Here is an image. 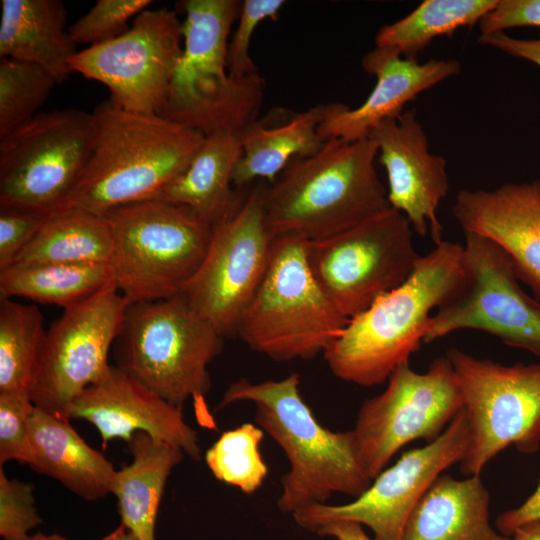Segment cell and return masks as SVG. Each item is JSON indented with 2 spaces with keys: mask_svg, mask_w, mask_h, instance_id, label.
Segmentation results:
<instances>
[{
  "mask_svg": "<svg viewBox=\"0 0 540 540\" xmlns=\"http://www.w3.org/2000/svg\"><path fill=\"white\" fill-rule=\"evenodd\" d=\"M242 156V133L221 130L205 136L186 170L156 198L189 208L215 226L241 203L232 176Z\"/></svg>",
  "mask_w": 540,
  "mask_h": 540,
  "instance_id": "26",
  "label": "cell"
},
{
  "mask_svg": "<svg viewBox=\"0 0 540 540\" xmlns=\"http://www.w3.org/2000/svg\"><path fill=\"white\" fill-rule=\"evenodd\" d=\"M362 67L376 78V84L356 108L333 103L319 127L324 139L356 141L385 119L396 118L404 106L420 93L460 73L456 60L430 59L419 63L392 48L375 47L362 58Z\"/></svg>",
  "mask_w": 540,
  "mask_h": 540,
  "instance_id": "21",
  "label": "cell"
},
{
  "mask_svg": "<svg viewBox=\"0 0 540 540\" xmlns=\"http://www.w3.org/2000/svg\"><path fill=\"white\" fill-rule=\"evenodd\" d=\"M462 279L463 245L436 244L401 286L348 320L323 353L333 375L363 387L386 382L424 343L431 311L453 296Z\"/></svg>",
  "mask_w": 540,
  "mask_h": 540,
  "instance_id": "4",
  "label": "cell"
},
{
  "mask_svg": "<svg viewBox=\"0 0 540 540\" xmlns=\"http://www.w3.org/2000/svg\"><path fill=\"white\" fill-rule=\"evenodd\" d=\"M92 114L91 157L57 212L78 208L103 215L119 206L156 199L186 170L205 138L184 124L129 112L110 100Z\"/></svg>",
  "mask_w": 540,
  "mask_h": 540,
  "instance_id": "2",
  "label": "cell"
},
{
  "mask_svg": "<svg viewBox=\"0 0 540 540\" xmlns=\"http://www.w3.org/2000/svg\"><path fill=\"white\" fill-rule=\"evenodd\" d=\"M451 210L464 232L484 236L507 253L518 280L540 301V181L462 189Z\"/></svg>",
  "mask_w": 540,
  "mask_h": 540,
  "instance_id": "20",
  "label": "cell"
},
{
  "mask_svg": "<svg viewBox=\"0 0 540 540\" xmlns=\"http://www.w3.org/2000/svg\"><path fill=\"white\" fill-rule=\"evenodd\" d=\"M117 532H118V528H116L115 530H113L112 532H110L109 534H107L106 536L98 540H114V538L117 535ZM28 540H67V539L59 534H54V533L45 534L42 532H38L36 534L31 535Z\"/></svg>",
  "mask_w": 540,
  "mask_h": 540,
  "instance_id": "44",
  "label": "cell"
},
{
  "mask_svg": "<svg viewBox=\"0 0 540 540\" xmlns=\"http://www.w3.org/2000/svg\"><path fill=\"white\" fill-rule=\"evenodd\" d=\"M46 334L36 305L0 299V392H29Z\"/></svg>",
  "mask_w": 540,
  "mask_h": 540,
  "instance_id": "31",
  "label": "cell"
},
{
  "mask_svg": "<svg viewBox=\"0 0 540 540\" xmlns=\"http://www.w3.org/2000/svg\"><path fill=\"white\" fill-rule=\"evenodd\" d=\"M265 192L262 184L244 194L238 207L213 227L205 258L181 293L223 338L236 335L268 266L274 239L265 222Z\"/></svg>",
  "mask_w": 540,
  "mask_h": 540,
  "instance_id": "14",
  "label": "cell"
},
{
  "mask_svg": "<svg viewBox=\"0 0 540 540\" xmlns=\"http://www.w3.org/2000/svg\"><path fill=\"white\" fill-rule=\"evenodd\" d=\"M56 80L41 67L0 58V139L13 133L38 113Z\"/></svg>",
  "mask_w": 540,
  "mask_h": 540,
  "instance_id": "33",
  "label": "cell"
},
{
  "mask_svg": "<svg viewBox=\"0 0 540 540\" xmlns=\"http://www.w3.org/2000/svg\"><path fill=\"white\" fill-rule=\"evenodd\" d=\"M182 410L111 365L101 380L72 402L69 418L94 425L103 448L113 439L128 442L135 433L144 432L200 460L198 433L187 424Z\"/></svg>",
  "mask_w": 540,
  "mask_h": 540,
  "instance_id": "19",
  "label": "cell"
},
{
  "mask_svg": "<svg viewBox=\"0 0 540 540\" xmlns=\"http://www.w3.org/2000/svg\"><path fill=\"white\" fill-rule=\"evenodd\" d=\"M407 218L390 208L348 230L307 242L319 285L347 319L401 286L419 255Z\"/></svg>",
  "mask_w": 540,
  "mask_h": 540,
  "instance_id": "10",
  "label": "cell"
},
{
  "mask_svg": "<svg viewBox=\"0 0 540 540\" xmlns=\"http://www.w3.org/2000/svg\"><path fill=\"white\" fill-rule=\"evenodd\" d=\"M0 58L37 65L61 84L73 73L77 44L60 0H1Z\"/></svg>",
  "mask_w": 540,
  "mask_h": 540,
  "instance_id": "23",
  "label": "cell"
},
{
  "mask_svg": "<svg viewBox=\"0 0 540 540\" xmlns=\"http://www.w3.org/2000/svg\"><path fill=\"white\" fill-rule=\"evenodd\" d=\"M129 301L115 286L64 309L47 330L29 390L35 407L70 420L72 402L109 371Z\"/></svg>",
  "mask_w": 540,
  "mask_h": 540,
  "instance_id": "16",
  "label": "cell"
},
{
  "mask_svg": "<svg viewBox=\"0 0 540 540\" xmlns=\"http://www.w3.org/2000/svg\"><path fill=\"white\" fill-rule=\"evenodd\" d=\"M114 540H136V538L123 525H120Z\"/></svg>",
  "mask_w": 540,
  "mask_h": 540,
  "instance_id": "45",
  "label": "cell"
},
{
  "mask_svg": "<svg viewBox=\"0 0 540 540\" xmlns=\"http://www.w3.org/2000/svg\"><path fill=\"white\" fill-rule=\"evenodd\" d=\"M300 376L252 382L240 378L223 393L217 409L237 402L255 405V421L283 450L289 470L281 478L277 506L293 514L326 503L333 493L360 496L372 483L353 430L322 426L300 393Z\"/></svg>",
  "mask_w": 540,
  "mask_h": 540,
  "instance_id": "1",
  "label": "cell"
},
{
  "mask_svg": "<svg viewBox=\"0 0 540 540\" xmlns=\"http://www.w3.org/2000/svg\"><path fill=\"white\" fill-rule=\"evenodd\" d=\"M34 407L28 391L0 392V466L10 460L30 465L29 420Z\"/></svg>",
  "mask_w": 540,
  "mask_h": 540,
  "instance_id": "35",
  "label": "cell"
},
{
  "mask_svg": "<svg viewBox=\"0 0 540 540\" xmlns=\"http://www.w3.org/2000/svg\"><path fill=\"white\" fill-rule=\"evenodd\" d=\"M263 437L264 431L252 423L223 432L205 453L213 476L245 494L256 492L268 474L259 450Z\"/></svg>",
  "mask_w": 540,
  "mask_h": 540,
  "instance_id": "32",
  "label": "cell"
},
{
  "mask_svg": "<svg viewBox=\"0 0 540 540\" xmlns=\"http://www.w3.org/2000/svg\"><path fill=\"white\" fill-rule=\"evenodd\" d=\"M332 104L283 111L252 123L242 132V156L233 172V185L240 189L260 178L272 184L292 160L316 153L326 141L319 127Z\"/></svg>",
  "mask_w": 540,
  "mask_h": 540,
  "instance_id": "24",
  "label": "cell"
},
{
  "mask_svg": "<svg viewBox=\"0 0 540 540\" xmlns=\"http://www.w3.org/2000/svg\"><path fill=\"white\" fill-rule=\"evenodd\" d=\"M468 443L469 426L462 409L439 437L405 452L353 501L311 505L293 513V519L312 533L332 522L352 521L369 527L376 540H401L415 506L444 470L462 460Z\"/></svg>",
  "mask_w": 540,
  "mask_h": 540,
  "instance_id": "17",
  "label": "cell"
},
{
  "mask_svg": "<svg viewBox=\"0 0 540 540\" xmlns=\"http://www.w3.org/2000/svg\"><path fill=\"white\" fill-rule=\"evenodd\" d=\"M103 215L112 234L114 284L129 303L180 295L204 260L213 234V226L189 208L160 199Z\"/></svg>",
  "mask_w": 540,
  "mask_h": 540,
  "instance_id": "8",
  "label": "cell"
},
{
  "mask_svg": "<svg viewBox=\"0 0 540 540\" xmlns=\"http://www.w3.org/2000/svg\"><path fill=\"white\" fill-rule=\"evenodd\" d=\"M478 25L480 35L517 27L540 28V0H498Z\"/></svg>",
  "mask_w": 540,
  "mask_h": 540,
  "instance_id": "39",
  "label": "cell"
},
{
  "mask_svg": "<svg viewBox=\"0 0 540 540\" xmlns=\"http://www.w3.org/2000/svg\"><path fill=\"white\" fill-rule=\"evenodd\" d=\"M368 138L376 143L378 160L386 170L390 207L407 218L414 233L425 237L430 232L435 245L442 242L437 209L449 191L447 161L429 151L416 109L383 120Z\"/></svg>",
  "mask_w": 540,
  "mask_h": 540,
  "instance_id": "18",
  "label": "cell"
},
{
  "mask_svg": "<svg viewBox=\"0 0 540 540\" xmlns=\"http://www.w3.org/2000/svg\"><path fill=\"white\" fill-rule=\"evenodd\" d=\"M498 0H425L408 15L380 27L376 47L392 48L407 59L417 55L435 38L451 36L464 26L478 23Z\"/></svg>",
  "mask_w": 540,
  "mask_h": 540,
  "instance_id": "30",
  "label": "cell"
},
{
  "mask_svg": "<svg viewBox=\"0 0 540 540\" xmlns=\"http://www.w3.org/2000/svg\"><path fill=\"white\" fill-rule=\"evenodd\" d=\"M377 157L370 138H331L313 155L292 160L266 187L265 222L272 238L317 241L390 209Z\"/></svg>",
  "mask_w": 540,
  "mask_h": 540,
  "instance_id": "3",
  "label": "cell"
},
{
  "mask_svg": "<svg viewBox=\"0 0 540 540\" xmlns=\"http://www.w3.org/2000/svg\"><path fill=\"white\" fill-rule=\"evenodd\" d=\"M150 0H98L93 7L69 28L78 44H101L112 40L128 28V20L147 9Z\"/></svg>",
  "mask_w": 540,
  "mask_h": 540,
  "instance_id": "34",
  "label": "cell"
},
{
  "mask_svg": "<svg viewBox=\"0 0 540 540\" xmlns=\"http://www.w3.org/2000/svg\"><path fill=\"white\" fill-rule=\"evenodd\" d=\"M33 457L30 467L88 501L112 494L113 464L89 446L69 420L34 407L29 420Z\"/></svg>",
  "mask_w": 540,
  "mask_h": 540,
  "instance_id": "22",
  "label": "cell"
},
{
  "mask_svg": "<svg viewBox=\"0 0 540 540\" xmlns=\"http://www.w3.org/2000/svg\"><path fill=\"white\" fill-rule=\"evenodd\" d=\"M478 42L510 56L529 61L540 68V38L518 39L505 32L480 35Z\"/></svg>",
  "mask_w": 540,
  "mask_h": 540,
  "instance_id": "40",
  "label": "cell"
},
{
  "mask_svg": "<svg viewBox=\"0 0 540 540\" xmlns=\"http://www.w3.org/2000/svg\"><path fill=\"white\" fill-rule=\"evenodd\" d=\"M284 5L283 0L242 1L237 26L229 39L227 51V68L232 79L242 80L258 74L249 55L253 33L264 20L277 19Z\"/></svg>",
  "mask_w": 540,
  "mask_h": 540,
  "instance_id": "36",
  "label": "cell"
},
{
  "mask_svg": "<svg viewBox=\"0 0 540 540\" xmlns=\"http://www.w3.org/2000/svg\"><path fill=\"white\" fill-rule=\"evenodd\" d=\"M315 534L336 540H376L366 535L361 524L352 521L332 522L318 529Z\"/></svg>",
  "mask_w": 540,
  "mask_h": 540,
  "instance_id": "42",
  "label": "cell"
},
{
  "mask_svg": "<svg viewBox=\"0 0 540 540\" xmlns=\"http://www.w3.org/2000/svg\"><path fill=\"white\" fill-rule=\"evenodd\" d=\"M95 141L92 113L40 112L0 139V206L56 213L82 177Z\"/></svg>",
  "mask_w": 540,
  "mask_h": 540,
  "instance_id": "11",
  "label": "cell"
},
{
  "mask_svg": "<svg viewBox=\"0 0 540 540\" xmlns=\"http://www.w3.org/2000/svg\"><path fill=\"white\" fill-rule=\"evenodd\" d=\"M464 234L463 279L430 317L423 342L473 329L540 357V301L522 289L510 257L500 246L484 236Z\"/></svg>",
  "mask_w": 540,
  "mask_h": 540,
  "instance_id": "12",
  "label": "cell"
},
{
  "mask_svg": "<svg viewBox=\"0 0 540 540\" xmlns=\"http://www.w3.org/2000/svg\"><path fill=\"white\" fill-rule=\"evenodd\" d=\"M463 399L469 443L460 463L464 475H480L501 451L523 454L540 447V363L503 365L457 348L446 352Z\"/></svg>",
  "mask_w": 540,
  "mask_h": 540,
  "instance_id": "9",
  "label": "cell"
},
{
  "mask_svg": "<svg viewBox=\"0 0 540 540\" xmlns=\"http://www.w3.org/2000/svg\"><path fill=\"white\" fill-rule=\"evenodd\" d=\"M112 286L110 264L43 263L0 270V299L21 297L64 309Z\"/></svg>",
  "mask_w": 540,
  "mask_h": 540,
  "instance_id": "29",
  "label": "cell"
},
{
  "mask_svg": "<svg viewBox=\"0 0 540 540\" xmlns=\"http://www.w3.org/2000/svg\"><path fill=\"white\" fill-rule=\"evenodd\" d=\"M222 339L181 294L129 303L113 345L115 366L174 406L183 409L191 399L199 423L215 428L206 403L208 365Z\"/></svg>",
  "mask_w": 540,
  "mask_h": 540,
  "instance_id": "5",
  "label": "cell"
},
{
  "mask_svg": "<svg viewBox=\"0 0 540 540\" xmlns=\"http://www.w3.org/2000/svg\"><path fill=\"white\" fill-rule=\"evenodd\" d=\"M242 1L186 0L179 6L183 51L160 116L207 136L242 133L257 120L265 82L259 75L234 80L227 68L232 26Z\"/></svg>",
  "mask_w": 540,
  "mask_h": 540,
  "instance_id": "6",
  "label": "cell"
},
{
  "mask_svg": "<svg viewBox=\"0 0 540 540\" xmlns=\"http://www.w3.org/2000/svg\"><path fill=\"white\" fill-rule=\"evenodd\" d=\"M540 520V480L535 491L517 508L502 512L496 520L498 530L511 536L519 527Z\"/></svg>",
  "mask_w": 540,
  "mask_h": 540,
  "instance_id": "41",
  "label": "cell"
},
{
  "mask_svg": "<svg viewBox=\"0 0 540 540\" xmlns=\"http://www.w3.org/2000/svg\"><path fill=\"white\" fill-rule=\"evenodd\" d=\"M54 213L0 206V270L10 266Z\"/></svg>",
  "mask_w": 540,
  "mask_h": 540,
  "instance_id": "38",
  "label": "cell"
},
{
  "mask_svg": "<svg viewBox=\"0 0 540 540\" xmlns=\"http://www.w3.org/2000/svg\"><path fill=\"white\" fill-rule=\"evenodd\" d=\"M112 253L104 215L75 208L54 213L11 265L110 264Z\"/></svg>",
  "mask_w": 540,
  "mask_h": 540,
  "instance_id": "28",
  "label": "cell"
},
{
  "mask_svg": "<svg viewBox=\"0 0 540 540\" xmlns=\"http://www.w3.org/2000/svg\"><path fill=\"white\" fill-rule=\"evenodd\" d=\"M127 444L132 460L117 470L112 488L121 525L136 540H156L157 514L166 482L185 454L144 432L135 433Z\"/></svg>",
  "mask_w": 540,
  "mask_h": 540,
  "instance_id": "27",
  "label": "cell"
},
{
  "mask_svg": "<svg viewBox=\"0 0 540 540\" xmlns=\"http://www.w3.org/2000/svg\"><path fill=\"white\" fill-rule=\"evenodd\" d=\"M463 409L458 380L447 356L427 371L409 361L399 365L385 390L364 401L353 430L364 467L372 480L406 444L439 437Z\"/></svg>",
  "mask_w": 540,
  "mask_h": 540,
  "instance_id": "13",
  "label": "cell"
},
{
  "mask_svg": "<svg viewBox=\"0 0 540 540\" xmlns=\"http://www.w3.org/2000/svg\"><path fill=\"white\" fill-rule=\"evenodd\" d=\"M182 21L168 8L146 9L122 35L78 51L73 72L97 81L121 109L161 115L183 47Z\"/></svg>",
  "mask_w": 540,
  "mask_h": 540,
  "instance_id": "15",
  "label": "cell"
},
{
  "mask_svg": "<svg viewBox=\"0 0 540 540\" xmlns=\"http://www.w3.org/2000/svg\"><path fill=\"white\" fill-rule=\"evenodd\" d=\"M509 540H540V520L522 525Z\"/></svg>",
  "mask_w": 540,
  "mask_h": 540,
  "instance_id": "43",
  "label": "cell"
},
{
  "mask_svg": "<svg viewBox=\"0 0 540 540\" xmlns=\"http://www.w3.org/2000/svg\"><path fill=\"white\" fill-rule=\"evenodd\" d=\"M489 505L480 475L439 476L413 509L401 540H509L491 526Z\"/></svg>",
  "mask_w": 540,
  "mask_h": 540,
  "instance_id": "25",
  "label": "cell"
},
{
  "mask_svg": "<svg viewBox=\"0 0 540 540\" xmlns=\"http://www.w3.org/2000/svg\"><path fill=\"white\" fill-rule=\"evenodd\" d=\"M34 486L10 479L0 466V535L3 540H28L43 520L35 506Z\"/></svg>",
  "mask_w": 540,
  "mask_h": 540,
  "instance_id": "37",
  "label": "cell"
},
{
  "mask_svg": "<svg viewBox=\"0 0 540 540\" xmlns=\"http://www.w3.org/2000/svg\"><path fill=\"white\" fill-rule=\"evenodd\" d=\"M307 242L295 237L273 240L266 272L236 329L251 350L276 361L323 354L349 320L316 280Z\"/></svg>",
  "mask_w": 540,
  "mask_h": 540,
  "instance_id": "7",
  "label": "cell"
}]
</instances>
